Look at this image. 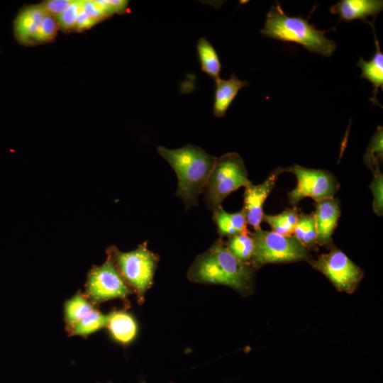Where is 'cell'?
<instances>
[{"mask_svg":"<svg viewBox=\"0 0 383 383\" xmlns=\"http://www.w3.org/2000/svg\"><path fill=\"white\" fill-rule=\"evenodd\" d=\"M254 270L250 264L235 258L220 238L195 258L187 277L193 282L226 285L242 294H248L253 288Z\"/></svg>","mask_w":383,"mask_h":383,"instance_id":"cell-1","label":"cell"},{"mask_svg":"<svg viewBox=\"0 0 383 383\" xmlns=\"http://www.w3.org/2000/svg\"><path fill=\"white\" fill-rule=\"evenodd\" d=\"M157 150L177 174L176 196L183 200L186 209L198 206V196L203 192L216 157L191 144L178 149L158 146Z\"/></svg>","mask_w":383,"mask_h":383,"instance_id":"cell-2","label":"cell"},{"mask_svg":"<svg viewBox=\"0 0 383 383\" xmlns=\"http://www.w3.org/2000/svg\"><path fill=\"white\" fill-rule=\"evenodd\" d=\"M260 32L270 38L299 44L310 52L325 57H330L336 49L335 43L325 35L326 31L316 29L308 19L287 16L279 2L267 13Z\"/></svg>","mask_w":383,"mask_h":383,"instance_id":"cell-3","label":"cell"},{"mask_svg":"<svg viewBox=\"0 0 383 383\" xmlns=\"http://www.w3.org/2000/svg\"><path fill=\"white\" fill-rule=\"evenodd\" d=\"M114 265L126 284L133 289L139 304L145 299V294L151 287L158 255L148 248V242L130 252H121L111 246L107 250Z\"/></svg>","mask_w":383,"mask_h":383,"instance_id":"cell-4","label":"cell"},{"mask_svg":"<svg viewBox=\"0 0 383 383\" xmlns=\"http://www.w3.org/2000/svg\"><path fill=\"white\" fill-rule=\"evenodd\" d=\"M250 182L238 153L228 152L216 157L202 192L207 208L213 211L231 192Z\"/></svg>","mask_w":383,"mask_h":383,"instance_id":"cell-5","label":"cell"},{"mask_svg":"<svg viewBox=\"0 0 383 383\" xmlns=\"http://www.w3.org/2000/svg\"><path fill=\"white\" fill-rule=\"evenodd\" d=\"M252 236L254 251L250 264L255 269L270 263L312 260L309 250L293 235H282L260 228Z\"/></svg>","mask_w":383,"mask_h":383,"instance_id":"cell-6","label":"cell"},{"mask_svg":"<svg viewBox=\"0 0 383 383\" xmlns=\"http://www.w3.org/2000/svg\"><path fill=\"white\" fill-rule=\"evenodd\" d=\"M286 172L294 174L297 179L296 187L288 193L289 203L295 206L305 197L316 202L333 198L340 189V184L331 172L311 169L299 165L285 167Z\"/></svg>","mask_w":383,"mask_h":383,"instance_id":"cell-7","label":"cell"},{"mask_svg":"<svg viewBox=\"0 0 383 383\" xmlns=\"http://www.w3.org/2000/svg\"><path fill=\"white\" fill-rule=\"evenodd\" d=\"M309 262L323 273L337 289L349 294L357 289L364 275V271L334 245L329 252Z\"/></svg>","mask_w":383,"mask_h":383,"instance_id":"cell-8","label":"cell"},{"mask_svg":"<svg viewBox=\"0 0 383 383\" xmlns=\"http://www.w3.org/2000/svg\"><path fill=\"white\" fill-rule=\"evenodd\" d=\"M106 262L94 266L86 283V296L94 304L112 299H126L132 290L118 272L111 257L107 254Z\"/></svg>","mask_w":383,"mask_h":383,"instance_id":"cell-9","label":"cell"},{"mask_svg":"<svg viewBox=\"0 0 383 383\" xmlns=\"http://www.w3.org/2000/svg\"><path fill=\"white\" fill-rule=\"evenodd\" d=\"M65 328L69 335L87 337L106 326L108 316L96 309L86 296L77 293L65 303Z\"/></svg>","mask_w":383,"mask_h":383,"instance_id":"cell-10","label":"cell"},{"mask_svg":"<svg viewBox=\"0 0 383 383\" xmlns=\"http://www.w3.org/2000/svg\"><path fill=\"white\" fill-rule=\"evenodd\" d=\"M284 172H286L285 167H277L271 172L262 183L255 185L250 182L245 187L242 210L245 214L248 224H250L255 231L260 228L264 214L262 209L264 202L274 187L279 175Z\"/></svg>","mask_w":383,"mask_h":383,"instance_id":"cell-11","label":"cell"},{"mask_svg":"<svg viewBox=\"0 0 383 383\" xmlns=\"http://www.w3.org/2000/svg\"><path fill=\"white\" fill-rule=\"evenodd\" d=\"M314 205L318 245L331 248L334 245L332 235L340 216V201L333 197L315 202Z\"/></svg>","mask_w":383,"mask_h":383,"instance_id":"cell-12","label":"cell"},{"mask_svg":"<svg viewBox=\"0 0 383 383\" xmlns=\"http://www.w3.org/2000/svg\"><path fill=\"white\" fill-rule=\"evenodd\" d=\"M383 9L382 0H341L330 8L333 14H338L340 21L350 22L360 19L367 22L368 16L376 17Z\"/></svg>","mask_w":383,"mask_h":383,"instance_id":"cell-13","label":"cell"},{"mask_svg":"<svg viewBox=\"0 0 383 383\" xmlns=\"http://www.w3.org/2000/svg\"><path fill=\"white\" fill-rule=\"evenodd\" d=\"M47 14L40 4L22 9L14 22V33L18 40L26 44L33 40L43 18Z\"/></svg>","mask_w":383,"mask_h":383,"instance_id":"cell-14","label":"cell"},{"mask_svg":"<svg viewBox=\"0 0 383 383\" xmlns=\"http://www.w3.org/2000/svg\"><path fill=\"white\" fill-rule=\"evenodd\" d=\"M374 21L367 22V23L371 26L373 30L376 52L369 62L361 57L357 65L361 69V78L367 79L373 85V96L370 100L372 101L373 105L380 106L377 100V94L378 89H382L383 87V53L374 32Z\"/></svg>","mask_w":383,"mask_h":383,"instance_id":"cell-15","label":"cell"},{"mask_svg":"<svg viewBox=\"0 0 383 383\" xmlns=\"http://www.w3.org/2000/svg\"><path fill=\"white\" fill-rule=\"evenodd\" d=\"M248 84V82L239 79L235 74L227 80L221 78L216 80L213 115L218 118L224 116L238 91Z\"/></svg>","mask_w":383,"mask_h":383,"instance_id":"cell-16","label":"cell"},{"mask_svg":"<svg viewBox=\"0 0 383 383\" xmlns=\"http://www.w3.org/2000/svg\"><path fill=\"white\" fill-rule=\"evenodd\" d=\"M107 316L108 321L106 327L116 341L126 345L135 338L138 326L131 313L118 310L112 311Z\"/></svg>","mask_w":383,"mask_h":383,"instance_id":"cell-17","label":"cell"},{"mask_svg":"<svg viewBox=\"0 0 383 383\" xmlns=\"http://www.w3.org/2000/svg\"><path fill=\"white\" fill-rule=\"evenodd\" d=\"M213 220L217 226L220 238L232 237L248 231L247 220L244 211L228 213L222 206L213 211Z\"/></svg>","mask_w":383,"mask_h":383,"instance_id":"cell-18","label":"cell"},{"mask_svg":"<svg viewBox=\"0 0 383 383\" xmlns=\"http://www.w3.org/2000/svg\"><path fill=\"white\" fill-rule=\"evenodd\" d=\"M294 235L309 250H317V232L314 213H299Z\"/></svg>","mask_w":383,"mask_h":383,"instance_id":"cell-19","label":"cell"},{"mask_svg":"<svg viewBox=\"0 0 383 383\" xmlns=\"http://www.w3.org/2000/svg\"><path fill=\"white\" fill-rule=\"evenodd\" d=\"M196 47L201 71L215 81L220 79L221 65L213 45L205 38H201Z\"/></svg>","mask_w":383,"mask_h":383,"instance_id":"cell-20","label":"cell"},{"mask_svg":"<svg viewBox=\"0 0 383 383\" xmlns=\"http://www.w3.org/2000/svg\"><path fill=\"white\" fill-rule=\"evenodd\" d=\"M296 207L289 209L278 215L263 214L262 221L268 223L272 231L285 236L292 235L299 216Z\"/></svg>","mask_w":383,"mask_h":383,"instance_id":"cell-21","label":"cell"},{"mask_svg":"<svg viewBox=\"0 0 383 383\" xmlns=\"http://www.w3.org/2000/svg\"><path fill=\"white\" fill-rule=\"evenodd\" d=\"M228 251L238 260L250 264L254 251L252 233L248 231L228 238L224 242Z\"/></svg>","mask_w":383,"mask_h":383,"instance_id":"cell-22","label":"cell"},{"mask_svg":"<svg viewBox=\"0 0 383 383\" xmlns=\"http://www.w3.org/2000/svg\"><path fill=\"white\" fill-rule=\"evenodd\" d=\"M383 132L382 127L378 126L377 131L363 155L365 165L372 172L377 167H380L383 157Z\"/></svg>","mask_w":383,"mask_h":383,"instance_id":"cell-23","label":"cell"},{"mask_svg":"<svg viewBox=\"0 0 383 383\" xmlns=\"http://www.w3.org/2000/svg\"><path fill=\"white\" fill-rule=\"evenodd\" d=\"M82 6V1H72L68 6L55 17L61 30L67 31L74 29Z\"/></svg>","mask_w":383,"mask_h":383,"instance_id":"cell-24","label":"cell"},{"mask_svg":"<svg viewBox=\"0 0 383 383\" xmlns=\"http://www.w3.org/2000/svg\"><path fill=\"white\" fill-rule=\"evenodd\" d=\"M372 173L374 178L369 185L374 198L372 209L377 216H382L383 213V175L380 171V167H377Z\"/></svg>","mask_w":383,"mask_h":383,"instance_id":"cell-25","label":"cell"},{"mask_svg":"<svg viewBox=\"0 0 383 383\" xmlns=\"http://www.w3.org/2000/svg\"><path fill=\"white\" fill-rule=\"evenodd\" d=\"M60 28L55 17L47 14L43 19L33 38L36 42H48L53 40Z\"/></svg>","mask_w":383,"mask_h":383,"instance_id":"cell-26","label":"cell"},{"mask_svg":"<svg viewBox=\"0 0 383 383\" xmlns=\"http://www.w3.org/2000/svg\"><path fill=\"white\" fill-rule=\"evenodd\" d=\"M72 2L71 0H48L40 4L46 13L56 17Z\"/></svg>","mask_w":383,"mask_h":383,"instance_id":"cell-27","label":"cell"},{"mask_svg":"<svg viewBox=\"0 0 383 383\" xmlns=\"http://www.w3.org/2000/svg\"><path fill=\"white\" fill-rule=\"evenodd\" d=\"M97 23H99L97 21L92 18L84 12L82 6L74 30L77 31H82L84 30L90 28Z\"/></svg>","mask_w":383,"mask_h":383,"instance_id":"cell-28","label":"cell"},{"mask_svg":"<svg viewBox=\"0 0 383 383\" xmlns=\"http://www.w3.org/2000/svg\"><path fill=\"white\" fill-rule=\"evenodd\" d=\"M110 2L117 13H124L128 4V1L125 0H110Z\"/></svg>","mask_w":383,"mask_h":383,"instance_id":"cell-29","label":"cell"},{"mask_svg":"<svg viewBox=\"0 0 383 383\" xmlns=\"http://www.w3.org/2000/svg\"><path fill=\"white\" fill-rule=\"evenodd\" d=\"M107 383H112V382H107ZM139 383H145V381L141 380V381L139 382Z\"/></svg>","mask_w":383,"mask_h":383,"instance_id":"cell-30","label":"cell"}]
</instances>
